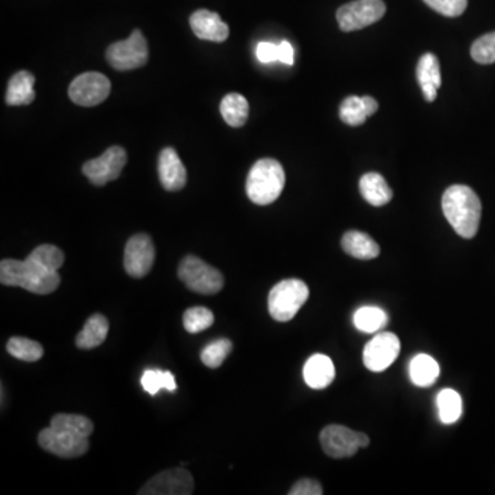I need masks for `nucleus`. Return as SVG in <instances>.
<instances>
[{
  "mask_svg": "<svg viewBox=\"0 0 495 495\" xmlns=\"http://www.w3.org/2000/svg\"><path fill=\"white\" fill-rule=\"evenodd\" d=\"M442 209L446 219L460 237L470 239L478 234L481 203L470 186H450L443 195Z\"/></svg>",
  "mask_w": 495,
  "mask_h": 495,
  "instance_id": "obj_1",
  "label": "nucleus"
},
{
  "mask_svg": "<svg viewBox=\"0 0 495 495\" xmlns=\"http://www.w3.org/2000/svg\"><path fill=\"white\" fill-rule=\"evenodd\" d=\"M0 282L6 287H18L35 295H50L61 284L58 271H50L25 260L4 259L0 263Z\"/></svg>",
  "mask_w": 495,
  "mask_h": 495,
  "instance_id": "obj_2",
  "label": "nucleus"
},
{
  "mask_svg": "<svg viewBox=\"0 0 495 495\" xmlns=\"http://www.w3.org/2000/svg\"><path fill=\"white\" fill-rule=\"evenodd\" d=\"M285 186V171L274 158H262L252 167L247 177V195L257 206L273 204Z\"/></svg>",
  "mask_w": 495,
  "mask_h": 495,
  "instance_id": "obj_3",
  "label": "nucleus"
},
{
  "mask_svg": "<svg viewBox=\"0 0 495 495\" xmlns=\"http://www.w3.org/2000/svg\"><path fill=\"white\" fill-rule=\"evenodd\" d=\"M308 296V287L303 281L284 279L268 293V313L276 321H290L295 318Z\"/></svg>",
  "mask_w": 495,
  "mask_h": 495,
  "instance_id": "obj_4",
  "label": "nucleus"
},
{
  "mask_svg": "<svg viewBox=\"0 0 495 495\" xmlns=\"http://www.w3.org/2000/svg\"><path fill=\"white\" fill-rule=\"evenodd\" d=\"M177 276L186 287L200 295H217L225 285V278L217 268L193 255L180 262Z\"/></svg>",
  "mask_w": 495,
  "mask_h": 495,
  "instance_id": "obj_5",
  "label": "nucleus"
},
{
  "mask_svg": "<svg viewBox=\"0 0 495 495\" xmlns=\"http://www.w3.org/2000/svg\"><path fill=\"white\" fill-rule=\"evenodd\" d=\"M106 59L112 68L121 72L133 71L146 66L149 47L144 34L136 29L127 40L110 45L106 51Z\"/></svg>",
  "mask_w": 495,
  "mask_h": 495,
  "instance_id": "obj_6",
  "label": "nucleus"
},
{
  "mask_svg": "<svg viewBox=\"0 0 495 495\" xmlns=\"http://www.w3.org/2000/svg\"><path fill=\"white\" fill-rule=\"evenodd\" d=\"M319 439L325 454L338 460L349 459L370 443L366 433L357 432L343 425H328L322 429Z\"/></svg>",
  "mask_w": 495,
  "mask_h": 495,
  "instance_id": "obj_7",
  "label": "nucleus"
},
{
  "mask_svg": "<svg viewBox=\"0 0 495 495\" xmlns=\"http://www.w3.org/2000/svg\"><path fill=\"white\" fill-rule=\"evenodd\" d=\"M383 0H354L336 13V20L343 32L359 31L380 21L386 15Z\"/></svg>",
  "mask_w": 495,
  "mask_h": 495,
  "instance_id": "obj_8",
  "label": "nucleus"
},
{
  "mask_svg": "<svg viewBox=\"0 0 495 495\" xmlns=\"http://www.w3.org/2000/svg\"><path fill=\"white\" fill-rule=\"evenodd\" d=\"M37 442L45 451L61 459H77L90 449L88 438L53 427L43 429L37 437Z\"/></svg>",
  "mask_w": 495,
  "mask_h": 495,
  "instance_id": "obj_9",
  "label": "nucleus"
},
{
  "mask_svg": "<svg viewBox=\"0 0 495 495\" xmlns=\"http://www.w3.org/2000/svg\"><path fill=\"white\" fill-rule=\"evenodd\" d=\"M112 85L105 75L86 72L77 76L69 86V98L79 106H96L109 96Z\"/></svg>",
  "mask_w": 495,
  "mask_h": 495,
  "instance_id": "obj_10",
  "label": "nucleus"
},
{
  "mask_svg": "<svg viewBox=\"0 0 495 495\" xmlns=\"http://www.w3.org/2000/svg\"><path fill=\"white\" fill-rule=\"evenodd\" d=\"M156 259L155 244L150 236L136 234L124 249V268L134 278H144L152 270Z\"/></svg>",
  "mask_w": 495,
  "mask_h": 495,
  "instance_id": "obj_11",
  "label": "nucleus"
},
{
  "mask_svg": "<svg viewBox=\"0 0 495 495\" xmlns=\"http://www.w3.org/2000/svg\"><path fill=\"white\" fill-rule=\"evenodd\" d=\"M127 164V152L121 146H110L104 155L83 166V174L93 185L105 186L120 177L121 171Z\"/></svg>",
  "mask_w": 495,
  "mask_h": 495,
  "instance_id": "obj_12",
  "label": "nucleus"
},
{
  "mask_svg": "<svg viewBox=\"0 0 495 495\" xmlns=\"http://www.w3.org/2000/svg\"><path fill=\"white\" fill-rule=\"evenodd\" d=\"M400 352V341L389 332L378 333L363 349V363L370 371L387 370L397 360Z\"/></svg>",
  "mask_w": 495,
  "mask_h": 495,
  "instance_id": "obj_13",
  "label": "nucleus"
},
{
  "mask_svg": "<svg viewBox=\"0 0 495 495\" xmlns=\"http://www.w3.org/2000/svg\"><path fill=\"white\" fill-rule=\"evenodd\" d=\"M195 491V480L189 470L183 468L167 470L153 476L139 495H190Z\"/></svg>",
  "mask_w": 495,
  "mask_h": 495,
  "instance_id": "obj_14",
  "label": "nucleus"
},
{
  "mask_svg": "<svg viewBox=\"0 0 495 495\" xmlns=\"http://www.w3.org/2000/svg\"><path fill=\"white\" fill-rule=\"evenodd\" d=\"M158 177L167 192L182 190L187 182V172L172 147H166L158 157Z\"/></svg>",
  "mask_w": 495,
  "mask_h": 495,
  "instance_id": "obj_15",
  "label": "nucleus"
},
{
  "mask_svg": "<svg viewBox=\"0 0 495 495\" xmlns=\"http://www.w3.org/2000/svg\"><path fill=\"white\" fill-rule=\"evenodd\" d=\"M190 26L198 39L209 42H225L230 34L227 24L223 23L219 15L206 9L197 10L190 15Z\"/></svg>",
  "mask_w": 495,
  "mask_h": 495,
  "instance_id": "obj_16",
  "label": "nucleus"
},
{
  "mask_svg": "<svg viewBox=\"0 0 495 495\" xmlns=\"http://www.w3.org/2000/svg\"><path fill=\"white\" fill-rule=\"evenodd\" d=\"M417 80L422 90V96L428 102L437 99L438 90L442 86L439 61L438 56L427 53L419 58L417 66Z\"/></svg>",
  "mask_w": 495,
  "mask_h": 495,
  "instance_id": "obj_17",
  "label": "nucleus"
},
{
  "mask_svg": "<svg viewBox=\"0 0 495 495\" xmlns=\"http://www.w3.org/2000/svg\"><path fill=\"white\" fill-rule=\"evenodd\" d=\"M335 365L327 355L316 354L309 357L303 368L304 381L309 389H327L335 380Z\"/></svg>",
  "mask_w": 495,
  "mask_h": 495,
  "instance_id": "obj_18",
  "label": "nucleus"
},
{
  "mask_svg": "<svg viewBox=\"0 0 495 495\" xmlns=\"http://www.w3.org/2000/svg\"><path fill=\"white\" fill-rule=\"evenodd\" d=\"M359 190L362 197L373 207L387 206L394 197V192L389 183L383 175L378 172H368L363 175L359 180Z\"/></svg>",
  "mask_w": 495,
  "mask_h": 495,
  "instance_id": "obj_19",
  "label": "nucleus"
},
{
  "mask_svg": "<svg viewBox=\"0 0 495 495\" xmlns=\"http://www.w3.org/2000/svg\"><path fill=\"white\" fill-rule=\"evenodd\" d=\"M343 251L349 257L359 260H371L380 255L378 242L362 231H347L341 238Z\"/></svg>",
  "mask_w": 495,
  "mask_h": 495,
  "instance_id": "obj_20",
  "label": "nucleus"
},
{
  "mask_svg": "<svg viewBox=\"0 0 495 495\" xmlns=\"http://www.w3.org/2000/svg\"><path fill=\"white\" fill-rule=\"evenodd\" d=\"M35 76L28 71H20L10 79L7 86L6 104L9 106H23L35 101Z\"/></svg>",
  "mask_w": 495,
  "mask_h": 495,
  "instance_id": "obj_21",
  "label": "nucleus"
},
{
  "mask_svg": "<svg viewBox=\"0 0 495 495\" xmlns=\"http://www.w3.org/2000/svg\"><path fill=\"white\" fill-rule=\"evenodd\" d=\"M109 322L102 314H93L77 335L76 346L80 349H93L101 346L107 338Z\"/></svg>",
  "mask_w": 495,
  "mask_h": 495,
  "instance_id": "obj_22",
  "label": "nucleus"
},
{
  "mask_svg": "<svg viewBox=\"0 0 495 495\" xmlns=\"http://www.w3.org/2000/svg\"><path fill=\"white\" fill-rule=\"evenodd\" d=\"M409 371L414 386L425 389L433 386L439 378V363L429 355L419 354L411 359Z\"/></svg>",
  "mask_w": 495,
  "mask_h": 495,
  "instance_id": "obj_23",
  "label": "nucleus"
},
{
  "mask_svg": "<svg viewBox=\"0 0 495 495\" xmlns=\"http://www.w3.org/2000/svg\"><path fill=\"white\" fill-rule=\"evenodd\" d=\"M220 113L223 120L233 128H239L247 123L249 116V104L247 98L238 93H230L220 102Z\"/></svg>",
  "mask_w": 495,
  "mask_h": 495,
  "instance_id": "obj_24",
  "label": "nucleus"
},
{
  "mask_svg": "<svg viewBox=\"0 0 495 495\" xmlns=\"http://www.w3.org/2000/svg\"><path fill=\"white\" fill-rule=\"evenodd\" d=\"M389 324V316L380 307L365 306L354 314V325L362 333H378Z\"/></svg>",
  "mask_w": 495,
  "mask_h": 495,
  "instance_id": "obj_25",
  "label": "nucleus"
},
{
  "mask_svg": "<svg viewBox=\"0 0 495 495\" xmlns=\"http://www.w3.org/2000/svg\"><path fill=\"white\" fill-rule=\"evenodd\" d=\"M438 411L443 424H454L461 419L462 399L461 395L454 389H446L438 394Z\"/></svg>",
  "mask_w": 495,
  "mask_h": 495,
  "instance_id": "obj_26",
  "label": "nucleus"
},
{
  "mask_svg": "<svg viewBox=\"0 0 495 495\" xmlns=\"http://www.w3.org/2000/svg\"><path fill=\"white\" fill-rule=\"evenodd\" d=\"M50 427L56 429L68 430V432L90 438L94 432V424L87 417L76 416V414H56L51 419Z\"/></svg>",
  "mask_w": 495,
  "mask_h": 495,
  "instance_id": "obj_27",
  "label": "nucleus"
},
{
  "mask_svg": "<svg viewBox=\"0 0 495 495\" xmlns=\"http://www.w3.org/2000/svg\"><path fill=\"white\" fill-rule=\"evenodd\" d=\"M28 259L50 271H58L66 262L64 252L56 245L50 244L39 245V247L35 248Z\"/></svg>",
  "mask_w": 495,
  "mask_h": 495,
  "instance_id": "obj_28",
  "label": "nucleus"
},
{
  "mask_svg": "<svg viewBox=\"0 0 495 495\" xmlns=\"http://www.w3.org/2000/svg\"><path fill=\"white\" fill-rule=\"evenodd\" d=\"M141 384L145 391L150 395H156L163 389L171 392L177 389V381L171 371L158 370V369H147L142 376Z\"/></svg>",
  "mask_w": 495,
  "mask_h": 495,
  "instance_id": "obj_29",
  "label": "nucleus"
},
{
  "mask_svg": "<svg viewBox=\"0 0 495 495\" xmlns=\"http://www.w3.org/2000/svg\"><path fill=\"white\" fill-rule=\"evenodd\" d=\"M7 352L12 357L17 358L20 360H25V362H36L43 357L42 344L37 341L29 340L25 338H12L7 343Z\"/></svg>",
  "mask_w": 495,
  "mask_h": 495,
  "instance_id": "obj_30",
  "label": "nucleus"
},
{
  "mask_svg": "<svg viewBox=\"0 0 495 495\" xmlns=\"http://www.w3.org/2000/svg\"><path fill=\"white\" fill-rule=\"evenodd\" d=\"M215 317L206 307H193L183 314V325L189 333H200L214 325Z\"/></svg>",
  "mask_w": 495,
  "mask_h": 495,
  "instance_id": "obj_31",
  "label": "nucleus"
},
{
  "mask_svg": "<svg viewBox=\"0 0 495 495\" xmlns=\"http://www.w3.org/2000/svg\"><path fill=\"white\" fill-rule=\"evenodd\" d=\"M340 120L343 123L357 127L365 123L368 115H366L365 107H363L362 96H351L344 99L340 105Z\"/></svg>",
  "mask_w": 495,
  "mask_h": 495,
  "instance_id": "obj_32",
  "label": "nucleus"
},
{
  "mask_svg": "<svg viewBox=\"0 0 495 495\" xmlns=\"http://www.w3.org/2000/svg\"><path fill=\"white\" fill-rule=\"evenodd\" d=\"M233 349V343L228 338H219L214 343L208 344L201 351V362L209 369H217Z\"/></svg>",
  "mask_w": 495,
  "mask_h": 495,
  "instance_id": "obj_33",
  "label": "nucleus"
},
{
  "mask_svg": "<svg viewBox=\"0 0 495 495\" xmlns=\"http://www.w3.org/2000/svg\"><path fill=\"white\" fill-rule=\"evenodd\" d=\"M470 56L473 61L481 66H490L495 62V32L483 35L473 42L470 47Z\"/></svg>",
  "mask_w": 495,
  "mask_h": 495,
  "instance_id": "obj_34",
  "label": "nucleus"
},
{
  "mask_svg": "<svg viewBox=\"0 0 495 495\" xmlns=\"http://www.w3.org/2000/svg\"><path fill=\"white\" fill-rule=\"evenodd\" d=\"M424 2L430 9L445 17H460L468 6V0H424Z\"/></svg>",
  "mask_w": 495,
  "mask_h": 495,
  "instance_id": "obj_35",
  "label": "nucleus"
},
{
  "mask_svg": "<svg viewBox=\"0 0 495 495\" xmlns=\"http://www.w3.org/2000/svg\"><path fill=\"white\" fill-rule=\"evenodd\" d=\"M324 490H322L321 484L314 479H300L293 484L292 489L289 490V495H322Z\"/></svg>",
  "mask_w": 495,
  "mask_h": 495,
  "instance_id": "obj_36",
  "label": "nucleus"
},
{
  "mask_svg": "<svg viewBox=\"0 0 495 495\" xmlns=\"http://www.w3.org/2000/svg\"><path fill=\"white\" fill-rule=\"evenodd\" d=\"M257 56L262 64L278 61V45L268 42L259 43L257 48Z\"/></svg>",
  "mask_w": 495,
  "mask_h": 495,
  "instance_id": "obj_37",
  "label": "nucleus"
},
{
  "mask_svg": "<svg viewBox=\"0 0 495 495\" xmlns=\"http://www.w3.org/2000/svg\"><path fill=\"white\" fill-rule=\"evenodd\" d=\"M278 61H281L285 66L295 64V50L288 40H284L278 45Z\"/></svg>",
  "mask_w": 495,
  "mask_h": 495,
  "instance_id": "obj_38",
  "label": "nucleus"
},
{
  "mask_svg": "<svg viewBox=\"0 0 495 495\" xmlns=\"http://www.w3.org/2000/svg\"><path fill=\"white\" fill-rule=\"evenodd\" d=\"M362 102H363V107H365L366 115H368V117H370V116L375 115L376 112L379 110V104L378 101H376L373 96H362Z\"/></svg>",
  "mask_w": 495,
  "mask_h": 495,
  "instance_id": "obj_39",
  "label": "nucleus"
}]
</instances>
